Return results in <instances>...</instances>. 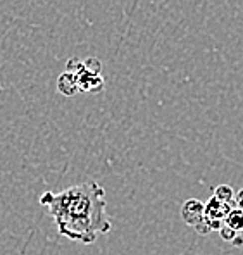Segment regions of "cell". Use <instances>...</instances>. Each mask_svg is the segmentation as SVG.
<instances>
[{
    "label": "cell",
    "mask_w": 243,
    "mask_h": 255,
    "mask_svg": "<svg viewBox=\"0 0 243 255\" xmlns=\"http://www.w3.org/2000/svg\"><path fill=\"white\" fill-rule=\"evenodd\" d=\"M54 219L61 236L80 243H93L99 235H107L112 224L107 216L106 190L97 181H85L59 191H45L40 197Z\"/></svg>",
    "instance_id": "6da1fadb"
},
{
    "label": "cell",
    "mask_w": 243,
    "mask_h": 255,
    "mask_svg": "<svg viewBox=\"0 0 243 255\" xmlns=\"http://www.w3.org/2000/svg\"><path fill=\"white\" fill-rule=\"evenodd\" d=\"M66 69L76 78L80 93H99L104 90L106 80L102 76V62L95 57H88L85 61L69 59Z\"/></svg>",
    "instance_id": "7a4b0ae2"
},
{
    "label": "cell",
    "mask_w": 243,
    "mask_h": 255,
    "mask_svg": "<svg viewBox=\"0 0 243 255\" xmlns=\"http://www.w3.org/2000/svg\"><path fill=\"white\" fill-rule=\"evenodd\" d=\"M204 209H205V204H202V202L197 200V198H188L181 207L183 221H185L188 226H192L199 235L212 233V231L209 230L207 223H205Z\"/></svg>",
    "instance_id": "3957f363"
},
{
    "label": "cell",
    "mask_w": 243,
    "mask_h": 255,
    "mask_svg": "<svg viewBox=\"0 0 243 255\" xmlns=\"http://www.w3.org/2000/svg\"><path fill=\"white\" fill-rule=\"evenodd\" d=\"M231 207H235V205L219 200L218 197L212 195L211 200L205 204V209H204V217H205V223H207L209 230L219 231V228L224 224V219H226L228 212L231 211Z\"/></svg>",
    "instance_id": "277c9868"
},
{
    "label": "cell",
    "mask_w": 243,
    "mask_h": 255,
    "mask_svg": "<svg viewBox=\"0 0 243 255\" xmlns=\"http://www.w3.org/2000/svg\"><path fill=\"white\" fill-rule=\"evenodd\" d=\"M57 90L59 93H62L64 97H74L80 93V88H78L76 78L73 76L71 71H64L61 76L57 78Z\"/></svg>",
    "instance_id": "5b68a950"
},
{
    "label": "cell",
    "mask_w": 243,
    "mask_h": 255,
    "mask_svg": "<svg viewBox=\"0 0 243 255\" xmlns=\"http://www.w3.org/2000/svg\"><path fill=\"white\" fill-rule=\"evenodd\" d=\"M224 226L231 228V230L243 233V211L238 207H231V211L228 212L226 219H224Z\"/></svg>",
    "instance_id": "8992f818"
},
{
    "label": "cell",
    "mask_w": 243,
    "mask_h": 255,
    "mask_svg": "<svg viewBox=\"0 0 243 255\" xmlns=\"http://www.w3.org/2000/svg\"><path fill=\"white\" fill-rule=\"evenodd\" d=\"M219 235H221V238L224 240V242L233 243L235 247H242L243 245V233H238V231L231 230V228L224 226V224L219 228Z\"/></svg>",
    "instance_id": "52a82bcc"
},
{
    "label": "cell",
    "mask_w": 243,
    "mask_h": 255,
    "mask_svg": "<svg viewBox=\"0 0 243 255\" xmlns=\"http://www.w3.org/2000/svg\"><path fill=\"white\" fill-rule=\"evenodd\" d=\"M214 197H218L219 200L228 202V204L235 205V191L230 185H219L214 188Z\"/></svg>",
    "instance_id": "ba28073f"
},
{
    "label": "cell",
    "mask_w": 243,
    "mask_h": 255,
    "mask_svg": "<svg viewBox=\"0 0 243 255\" xmlns=\"http://www.w3.org/2000/svg\"><path fill=\"white\" fill-rule=\"evenodd\" d=\"M235 207L243 211V188L238 191V193H235Z\"/></svg>",
    "instance_id": "9c48e42d"
}]
</instances>
